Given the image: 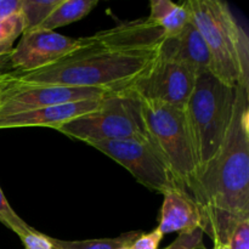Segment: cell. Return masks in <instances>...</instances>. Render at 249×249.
Instances as JSON below:
<instances>
[{
	"mask_svg": "<svg viewBox=\"0 0 249 249\" xmlns=\"http://www.w3.org/2000/svg\"><path fill=\"white\" fill-rule=\"evenodd\" d=\"M163 39L162 29L147 19L129 22L83 38L78 50L55 65L29 73L14 72V82L106 92L130 89L157 60Z\"/></svg>",
	"mask_w": 249,
	"mask_h": 249,
	"instance_id": "cell-1",
	"label": "cell"
},
{
	"mask_svg": "<svg viewBox=\"0 0 249 249\" xmlns=\"http://www.w3.org/2000/svg\"><path fill=\"white\" fill-rule=\"evenodd\" d=\"M187 192L198 208L202 231L214 245H228L235 226L249 219V87H236L225 141Z\"/></svg>",
	"mask_w": 249,
	"mask_h": 249,
	"instance_id": "cell-2",
	"label": "cell"
},
{
	"mask_svg": "<svg viewBox=\"0 0 249 249\" xmlns=\"http://www.w3.org/2000/svg\"><path fill=\"white\" fill-rule=\"evenodd\" d=\"M190 22L211 56L209 72L229 87H249V40L225 1L187 0Z\"/></svg>",
	"mask_w": 249,
	"mask_h": 249,
	"instance_id": "cell-3",
	"label": "cell"
},
{
	"mask_svg": "<svg viewBox=\"0 0 249 249\" xmlns=\"http://www.w3.org/2000/svg\"><path fill=\"white\" fill-rule=\"evenodd\" d=\"M236 87H229L211 72L197 75L194 91L185 106L197 174L215 157L224 143L233 116Z\"/></svg>",
	"mask_w": 249,
	"mask_h": 249,
	"instance_id": "cell-4",
	"label": "cell"
},
{
	"mask_svg": "<svg viewBox=\"0 0 249 249\" xmlns=\"http://www.w3.org/2000/svg\"><path fill=\"white\" fill-rule=\"evenodd\" d=\"M57 131L83 142L135 140L151 142L142 114V100L134 90L107 94L96 111L63 124Z\"/></svg>",
	"mask_w": 249,
	"mask_h": 249,
	"instance_id": "cell-5",
	"label": "cell"
},
{
	"mask_svg": "<svg viewBox=\"0 0 249 249\" xmlns=\"http://www.w3.org/2000/svg\"><path fill=\"white\" fill-rule=\"evenodd\" d=\"M142 114L151 143L187 191L197 175V162L184 108L142 101Z\"/></svg>",
	"mask_w": 249,
	"mask_h": 249,
	"instance_id": "cell-6",
	"label": "cell"
},
{
	"mask_svg": "<svg viewBox=\"0 0 249 249\" xmlns=\"http://www.w3.org/2000/svg\"><path fill=\"white\" fill-rule=\"evenodd\" d=\"M88 145L125 168L151 191L163 195L175 187H181L151 142L135 140L92 141Z\"/></svg>",
	"mask_w": 249,
	"mask_h": 249,
	"instance_id": "cell-7",
	"label": "cell"
},
{
	"mask_svg": "<svg viewBox=\"0 0 249 249\" xmlns=\"http://www.w3.org/2000/svg\"><path fill=\"white\" fill-rule=\"evenodd\" d=\"M197 74L181 63L158 56L130 89L142 101L185 108L196 84Z\"/></svg>",
	"mask_w": 249,
	"mask_h": 249,
	"instance_id": "cell-8",
	"label": "cell"
},
{
	"mask_svg": "<svg viewBox=\"0 0 249 249\" xmlns=\"http://www.w3.org/2000/svg\"><path fill=\"white\" fill-rule=\"evenodd\" d=\"M111 92L99 89L72 88L51 84H18L12 79L4 89L0 99V118L34 111L44 107L85 100H101Z\"/></svg>",
	"mask_w": 249,
	"mask_h": 249,
	"instance_id": "cell-9",
	"label": "cell"
},
{
	"mask_svg": "<svg viewBox=\"0 0 249 249\" xmlns=\"http://www.w3.org/2000/svg\"><path fill=\"white\" fill-rule=\"evenodd\" d=\"M83 45V38H71L55 31L23 32L10 53L12 70L29 73L53 66Z\"/></svg>",
	"mask_w": 249,
	"mask_h": 249,
	"instance_id": "cell-10",
	"label": "cell"
},
{
	"mask_svg": "<svg viewBox=\"0 0 249 249\" xmlns=\"http://www.w3.org/2000/svg\"><path fill=\"white\" fill-rule=\"evenodd\" d=\"M101 100H85L44 107L34 111L22 112L12 116L0 118V129L16 128H51L57 130L61 125L75 118L96 111L101 105Z\"/></svg>",
	"mask_w": 249,
	"mask_h": 249,
	"instance_id": "cell-11",
	"label": "cell"
},
{
	"mask_svg": "<svg viewBox=\"0 0 249 249\" xmlns=\"http://www.w3.org/2000/svg\"><path fill=\"white\" fill-rule=\"evenodd\" d=\"M158 56L181 63L197 75L211 71V56L203 38L196 27L189 22L178 36L160 41Z\"/></svg>",
	"mask_w": 249,
	"mask_h": 249,
	"instance_id": "cell-12",
	"label": "cell"
},
{
	"mask_svg": "<svg viewBox=\"0 0 249 249\" xmlns=\"http://www.w3.org/2000/svg\"><path fill=\"white\" fill-rule=\"evenodd\" d=\"M198 228H201V216L189 192L182 187L164 192L157 230L164 236L173 232H187Z\"/></svg>",
	"mask_w": 249,
	"mask_h": 249,
	"instance_id": "cell-13",
	"label": "cell"
},
{
	"mask_svg": "<svg viewBox=\"0 0 249 249\" xmlns=\"http://www.w3.org/2000/svg\"><path fill=\"white\" fill-rule=\"evenodd\" d=\"M146 19L160 27L165 38H169L178 36L187 26L190 14L184 4H175L170 0H152L150 15Z\"/></svg>",
	"mask_w": 249,
	"mask_h": 249,
	"instance_id": "cell-14",
	"label": "cell"
},
{
	"mask_svg": "<svg viewBox=\"0 0 249 249\" xmlns=\"http://www.w3.org/2000/svg\"><path fill=\"white\" fill-rule=\"evenodd\" d=\"M99 4L97 0H61L38 29L55 31L84 18ZM36 31V29H34Z\"/></svg>",
	"mask_w": 249,
	"mask_h": 249,
	"instance_id": "cell-15",
	"label": "cell"
},
{
	"mask_svg": "<svg viewBox=\"0 0 249 249\" xmlns=\"http://www.w3.org/2000/svg\"><path fill=\"white\" fill-rule=\"evenodd\" d=\"M142 231H130L114 238H92L83 241H65L49 236L53 249H119L130 246Z\"/></svg>",
	"mask_w": 249,
	"mask_h": 249,
	"instance_id": "cell-16",
	"label": "cell"
},
{
	"mask_svg": "<svg viewBox=\"0 0 249 249\" xmlns=\"http://www.w3.org/2000/svg\"><path fill=\"white\" fill-rule=\"evenodd\" d=\"M61 0H21L19 12L24 23V32L34 31L48 18Z\"/></svg>",
	"mask_w": 249,
	"mask_h": 249,
	"instance_id": "cell-17",
	"label": "cell"
},
{
	"mask_svg": "<svg viewBox=\"0 0 249 249\" xmlns=\"http://www.w3.org/2000/svg\"><path fill=\"white\" fill-rule=\"evenodd\" d=\"M23 32L24 23L19 11L0 19V56L12 53L15 43Z\"/></svg>",
	"mask_w": 249,
	"mask_h": 249,
	"instance_id": "cell-18",
	"label": "cell"
},
{
	"mask_svg": "<svg viewBox=\"0 0 249 249\" xmlns=\"http://www.w3.org/2000/svg\"><path fill=\"white\" fill-rule=\"evenodd\" d=\"M0 224L6 226L9 230L15 232L16 235H19L22 231L27 230L29 228L26 221L22 220L16 212L11 208L9 201L5 197L1 187H0Z\"/></svg>",
	"mask_w": 249,
	"mask_h": 249,
	"instance_id": "cell-19",
	"label": "cell"
},
{
	"mask_svg": "<svg viewBox=\"0 0 249 249\" xmlns=\"http://www.w3.org/2000/svg\"><path fill=\"white\" fill-rule=\"evenodd\" d=\"M204 232L201 228L178 235L168 247L163 249H207L203 243Z\"/></svg>",
	"mask_w": 249,
	"mask_h": 249,
	"instance_id": "cell-20",
	"label": "cell"
},
{
	"mask_svg": "<svg viewBox=\"0 0 249 249\" xmlns=\"http://www.w3.org/2000/svg\"><path fill=\"white\" fill-rule=\"evenodd\" d=\"M17 236L21 240L24 249H53L49 236L39 232L32 226H29L27 230L22 231Z\"/></svg>",
	"mask_w": 249,
	"mask_h": 249,
	"instance_id": "cell-21",
	"label": "cell"
},
{
	"mask_svg": "<svg viewBox=\"0 0 249 249\" xmlns=\"http://www.w3.org/2000/svg\"><path fill=\"white\" fill-rule=\"evenodd\" d=\"M228 245L230 249H249V219L235 226Z\"/></svg>",
	"mask_w": 249,
	"mask_h": 249,
	"instance_id": "cell-22",
	"label": "cell"
},
{
	"mask_svg": "<svg viewBox=\"0 0 249 249\" xmlns=\"http://www.w3.org/2000/svg\"><path fill=\"white\" fill-rule=\"evenodd\" d=\"M163 235L157 230L153 229L151 232H141L134 242L129 246L130 249H158L160 243L162 242Z\"/></svg>",
	"mask_w": 249,
	"mask_h": 249,
	"instance_id": "cell-23",
	"label": "cell"
},
{
	"mask_svg": "<svg viewBox=\"0 0 249 249\" xmlns=\"http://www.w3.org/2000/svg\"><path fill=\"white\" fill-rule=\"evenodd\" d=\"M21 0H0V19L19 11Z\"/></svg>",
	"mask_w": 249,
	"mask_h": 249,
	"instance_id": "cell-24",
	"label": "cell"
},
{
	"mask_svg": "<svg viewBox=\"0 0 249 249\" xmlns=\"http://www.w3.org/2000/svg\"><path fill=\"white\" fill-rule=\"evenodd\" d=\"M12 72H14V70H12L10 55L0 56V75L9 74V73Z\"/></svg>",
	"mask_w": 249,
	"mask_h": 249,
	"instance_id": "cell-25",
	"label": "cell"
},
{
	"mask_svg": "<svg viewBox=\"0 0 249 249\" xmlns=\"http://www.w3.org/2000/svg\"><path fill=\"white\" fill-rule=\"evenodd\" d=\"M12 73H14V72H12ZM12 73L0 75V99H1V95H2V91H4V89L7 87V85H9V83L11 82Z\"/></svg>",
	"mask_w": 249,
	"mask_h": 249,
	"instance_id": "cell-26",
	"label": "cell"
},
{
	"mask_svg": "<svg viewBox=\"0 0 249 249\" xmlns=\"http://www.w3.org/2000/svg\"><path fill=\"white\" fill-rule=\"evenodd\" d=\"M214 249H230L229 245H214Z\"/></svg>",
	"mask_w": 249,
	"mask_h": 249,
	"instance_id": "cell-27",
	"label": "cell"
},
{
	"mask_svg": "<svg viewBox=\"0 0 249 249\" xmlns=\"http://www.w3.org/2000/svg\"><path fill=\"white\" fill-rule=\"evenodd\" d=\"M119 249H130V248H129V246H126V247H122V248H119Z\"/></svg>",
	"mask_w": 249,
	"mask_h": 249,
	"instance_id": "cell-28",
	"label": "cell"
}]
</instances>
